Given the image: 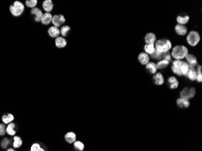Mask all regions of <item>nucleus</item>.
Returning a JSON list of instances; mask_svg holds the SVG:
<instances>
[{"mask_svg":"<svg viewBox=\"0 0 202 151\" xmlns=\"http://www.w3.org/2000/svg\"><path fill=\"white\" fill-rule=\"evenodd\" d=\"M73 145H74L75 148L77 151H83L85 148L84 144L81 141H76L75 142H74Z\"/></svg>","mask_w":202,"mask_h":151,"instance_id":"obj_31","label":"nucleus"},{"mask_svg":"<svg viewBox=\"0 0 202 151\" xmlns=\"http://www.w3.org/2000/svg\"><path fill=\"white\" fill-rule=\"evenodd\" d=\"M53 15L51 13H44L43 16L41 19V23L44 25H48L51 23Z\"/></svg>","mask_w":202,"mask_h":151,"instance_id":"obj_12","label":"nucleus"},{"mask_svg":"<svg viewBox=\"0 0 202 151\" xmlns=\"http://www.w3.org/2000/svg\"><path fill=\"white\" fill-rule=\"evenodd\" d=\"M42 7L46 13H51L53 10L54 4L51 0H44L42 4Z\"/></svg>","mask_w":202,"mask_h":151,"instance_id":"obj_9","label":"nucleus"},{"mask_svg":"<svg viewBox=\"0 0 202 151\" xmlns=\"http://www.w3.org/2000/svg\"><path fill=\"white\" fill-rule=\"evenodd\" d=\"M146 68L151 73V74H155L157 72V68L156 67V64L152 62H149L146 65Z\"/></svg>","mask_w":202,"mask_h":151,"instance_id":"obj_25","label":"nucleus"},{"mask_svg":"<svg viewBox=\"0 0 202 151\" xmlns=\"http://www.w3.org/2000/svg\"><path fill=\"white\" fill-rule=\"evenodd\" d=\"M7 151H15L13 148H8Z\"/></svg>","mask_w":202,"mask_h":151,"instance_id":"obj_39","label":"nucleus"},{"mask_svg":"<svg viewBox=\"0 0 202 151\" xmlns=\"http://www.w3.org/2000/svg\"><path fill=\"white\" fill-rule=\"evenodd\" d=\"M10 140L8 139H7V138H4L2 140V142H1V146L3 148V149H5V148H7V147L8 146V145L10 144Z\"/></svg>","mask_w":202,"mask_h":151,"instance_id":"obj_37","label":"nucleus"},{"mask_svg":"<svg viewBox=\"0 0 202 151\" xmlns=\"http://www.w3.org/2000/svg\"><path fill=\"white\" fill-rule=\"evenodd\" d=\"M9 10L12 16L15 17L21 16L25 10L24 4L20 1L16 0L9 6Z\"/></svg>","mask_w":202,"mask_h":151,"instance_id":"obj_1","label":"nucleus"},{"mask_svg":"<svg viewBox=\"0 0 202 151\" xmlns=\"http://www.w3.org/2000/svg\"><path fill=\"white\" fill-rule=\"evenodd\" d=\"M30 151H45V150L41 147L39 143H35L31 146Z\"/></svg>","mask_w":202,"mask_h":151,"instance_id":"obj_33","label":"nucleus"},{"mask_svg":"<svg viewBox=\"0 0 202 151\" xmlns=\"http://www.w3.org/2000/svg\"><path fill=\"white\" fill-rule=\"evenodd\" d=\"M153 80H154V84L157 85H162L165 82V79H164V76L160 73H156L153 76Z\"/></svg>","mask_w":202,"mask_h":151,"instance_id":"obj_19","label":"nucleus"},{"mask_svg":"<svg viewBox=\"0 0 202 151\" xmlns=\"http://www.w3.org/2000/svg\"><path fill=\"white\" fill-rule=\"evenodd\" d=\"M185 76L191 81L196 80V77H197V72H196V70H195V68L194 67H190L189 71H188V73L185 75Z\"/></svg>","mask_w":202,"mask_h":151,"instance_id":"obj_20","label":"nucleus"},{"mask_svg":"<svg viewBox=\"0 0 202 151\" xmlns=\"http://www.w3.org/2000/svg\"><path fill=\"white\" fill-rule=\"evenodd\" d=\"M168 82L171 89H176L179 86V82L174 76L170 77L168 79Z\"/></svg>","mask_w":202,"mask_h":151,"instance_id":"obj_23","label":"nucleus"},{"mask_svg":"<svg viewBox=\"0 0 202 151\" xmlns=\"http://www.w3.org/2000/svg\"><path fill=\"white\" fill-rule=\"evenodd\" d=\"M177 105L180 108H187L190 107V103L189 100L180 97L177 100Z\"/></svg>","mask_w":202,"mask_h":151,"instance_id":"obj_18","label":"nucleus"},{"mask_svg":"<svg viewBox=\"0 0 202 151\" xmlns=\"http://www.w3.org/2000/svg\"><path fill=\"white\" fill-rule=\"evenodd\" d=\"M187 40L189 45L192 47H195L200 42V36L197 31H191L187 36Z\"/></svg>","mask_w":202,"mask_h":151,"instance_id":"obj_4","label":"nucleus"},{"mask_svg":"<svg viewBox=\"0 0 202 151\" xmlns=\"http://www.w3.org/2000/svg\"><path fill=\"white\" fill-rule=\"evenodd\" d=\"M190 69V65H188V64L185 62V61H182V65L180 67V71L182 74V75H186Z\"/></svg>","mask_w":202,"mask_h":151,"instance_id":"obj_27","label":"nucleus"},{"mask_svg":"<svg viewBox=\"0 0 202 151\" xmlns=\"http://www.w3.org/2000/svg\"><path fill=\"white\" fill-rule=\"evenodd\" d=\"M15 128H16V125L15 123L13 122L10 123L9 124L7 125L6 126V134L7 135H8L9 136H16V131H15Z\"/></svg>","mask_w":202,"mask_h":151,"instance_id":"obj_14","label":"nucleus"},{"mask_svg":"<svg viewBox=\"0 0 202 151\" xmlns=\"http://www.w3.org/2000/svg\"><path fill=\"white\" fill-rule=\"evenodd\" d=\"M172 47V44L169 39H162L155 42V49L161 53L168 52Z\"/></svg>","mask_w":202,"mask_h":151,"instance_id":"obj_2","label":"nucleus"},{"mask_svg":"<svg viewBox=\"0 0 202 151\" xmlns=\"http://www.w3.org/2000/svg\"><path fill=\"white\" fill-rule=\"evenodd\" d=\"M189 20H190V17L188 15H185V16L179 15L177 18V21L179 23V24L180 25H184L188 23Z\"/></svg>","mask_w":202,"mask_h":151,"instance_id":"obj_26","label":"nucleus"},{"mask_svg":"<svg viewBox=\"0 0 202 151\" xmlns=\"http://www.w3.org/2000/svg\"><path fill=\"white\" fill-rule=\"evenodd\" d=\"M65 22V18L63 15L56 14L53 15L51 23L53 26L59 28V27L63 25Z\"/></svg>","mask_w":202,"mask_h":151,"instance_id":"obj_6","label":"nucleus"},{"mask_svg":"<svg viewBox=\"0 0 202 151\" xmlns=\"http://www.w3.org/2000/svg\"><path fill=\"white\" fill-rule=\"evenodd\" d=\"M195 95H196V89L193 87L192 88L185 87L180 93V97L188 100L193 99L195 96Z\"/></svg>","mask_w":202,"mask_h":151,"instance_id":"obj_5","label":"nucleus"},{"mask_svg":"<svg viewBox=\"0 0 202 151\" xmlns=\"http://www.w3.org/2000/svg\"><path fill=\"white\" fill-rule=\"evenodd\" d=\"M169 64L170 62L165 60H161L156 64V67L157 69H163L167 67L169 65Z\"/></svg>","mask_w":202,"mask_h":151,"instance_id":"obj_32","label":"nucleus"},{"mask_svg":"<svg viewBox=\"0 0 202 151\" xmlns=\"http://www.w3.org/2000/svg\"><path fill=\"white\" fill-rule=\"evenodd\" d=\"M175 30L176 33L180 36L185 35L188 31L187 28L184 25H180V24H177L175 27Z\"/></svg>","mask_w":202,"mask_h":151,"instance_id":"obj_22","label":"nucleus"},{"mask_svg":"<svg viewBox=\"0 0 202 151\" xmlns=\"http://www.w3.org/2000/svg\"><path fill=\"white\" fill-rule=\"evenodd\" d=\"M139 62L142 65H147L150 61V56L145 52H142L139 54L138 56Z\"/></svg>","mask_w":202,"mask_h":151,"instance_id":"obj_17","label":"nucleus"},{"mask_svg":"<svg viewBox=\"0 0 202 151\" xmlns=\"http://www.w3.org/2000/svg\"><path fill=\"white\" fill-rule=\"evenodd\" d=\"M23 144V142L21 138L19 136H13V147L15 149H18L21 147Z\"/></svg>","mask_w":202,"mask_h":151,"instance_id":"obj_24","label":"nucleus"},{"mask_svg":"<svg viewBox=\"0 0 202 151\" xmlns=\"http://www.w3.org/2000/svg\"><path fill=\"white\" fill-rule=\"evenodd\" d=\"M25 5L28 8L32 9L36 7V5H38V0H25Z\"/></svg>","mask_w":202,"mask_h":151,"instance_id":"obj_29","label":"nucleus"},{"mask_svg":"<svg viewBox=\"0 0 202 151\" xmlns=\"http://www.w3.org/2000/svg\"><path fill=\"white\" fill-rule=\"evenodd\" d=\"M2 122L5 125H8L10 123H12L15 120V116H13V114H11V113H8L6 115H4L2 116V118H1Z\"/></svg>","mask_w":202,"mask_h":151,"instance_id":"obj_21","label":"nucleus"},{"mask_svg":"<svg viewBox=\"0 0 202 151\" xmlns=\"http://www.w3.org/2000/svg\"><path fill=\"white\" fill-rule=\"evenodd\" d=\"M65 140L69 144H73L76 141V135L73 132H68L64 136Z\"/></svg>","mask_w":202,"mask_h":151,"instance_id":"obj_16","label":"nucleus"},{"mask_svg":"<svg viewBox=\"0 0 202 151\" xmlns=\"http://www.w3.org/2000/svg\"><path fill=\"white\" fill-rule=\"evenodd\" d=\"M30 13L32 15H33L34 17V20L36 22H40L41 21V19L43 16L44 12L41 9H40L38 7H35L32 9H31Z\"/></svg>","mask_w":202,"mask_h":151,"instance_id":"obj_7","label":"nucleus"},{"mask_svg":"<svg viewBox=\"0 0 202 151\" xmlns=\"http://www.w3.org/2000/svg\"><path fill=\"white\" fill-rule=\"evenodd\" d=\"M182 61L180 60H175L173 62V65H172V71L173 72L178 75V76H182V74L180 71V67L182 65Z\"/></svg>","mask_w":202,"mask_h":151,"instance_id":"obj_8","label":"nucleus"},{"mask_svg":"<svg viewBox=\"0 0 202 151\" xmlns=\"http://www.w3.org/2000/svg\"><path fill=\"white\" fill-rule=\"evenodd\" d=\"M144 50L145 51V53L147 54H152L155 51V47L154 45L151 44H146L144 46Z\"/></svg>","mask_w":202,"mask_h":151,"instance_id":"obj_30","label":"nucleus"},{"mask_svg":"<svg viewBox=\"0 0 202 151\" xmlns=\"http://www.w3.org/2000/svg\"><path fill=\"white\" fill-rule=\"evenodd\" d=\"M185 58L187 60V62L188 64L190 67L194 68L195 67L197 66L198 65L197 60L196 56H194V55L191 54H188L185 57Z\"/></svg>","mask_w":202,"mask_h":151,"instance_id":"obj_13","label":"nucleus"},{"mask_svg":"<svg viewBox=\"0 0 202 151\" xmlns=\"http://www.w3.org/2000/svg\"><path fill=\"white\" fill-rule=\"evenodd\" d=\"M48 36L51 38H56L60 35V29L55 26H51L47 30Z\"/></svg>","mask_w":202,"mask_h":151,"instance_id":"obj_10","label":"nucleus"},{"mask_svg":"<svg viewBox=\"0 0 202 151\" xmlns=\"http://www.w3.org/2000/svg\"><path fill=\"white\" fill-rule=\"evenodd\" d=\"M151 58L156 59V60H162V53L159 52L158 51H157L156 50H155V51L150 54Z\"/></svg>","mask_w":202,"mask_h":151,"instance_id":"obj_35","label":"nucleus"},{"mask_svg":"<svg viewBox=\"0 0 202 151\" xmlns=\"http://www.w3.org/2000/svg\"><path fill=\"white\" fill-rule=\"evenodd\" d=\"M171 54L176 60H181L184 59L188 54V50L184 45H176L173 48Z\"/></svg>","mask_w":202,"mask_h":151,"instance_id":"obj_3","label":"nucleus"},{"mask_svg":"<svg viewBox=\"0 0 202 151\" xmlns=\"http://www.w3.org/2000/svg\"><path fill=\"white\" fill-rule=\"evenodd\" d=\"M197 77L196 80L198 82H202V66L201 65H197Z\"/></svg>","mask_w":202,"mask_h":151,"instance_id":"obj_34","label":"nucleus"},{"mask_svg":"<svg viewBox=\"0 0 202 151\" xmlns=\"http://www.w3.org/2000/svg\"><path fill=\"white\" fill-rule=\"evenodd\" d=\"M145 41L147 44L154 45L156 42V36L153 33H148L145 35Z\"/></svg>","mask_w":202,"mask_h":151,"instance_id":"obj_15","label":"nucleus"},{"mask_svg":"<svg viewBox=\"0 0 202 151\" xmlns=\"http://www.w3.org/2000/svg\"><path fill=\"white\" fill-rule=\"evenodd\" d=\"M6 126L4 123H0V136H4L6 134Z\"/></svg>","mask_w":202,"mask_h":151,"instance_id":"obj_38","label":"nucleus"},{"mask_svg":"<svg viewBox=\"0 0 202 151\" xmlns=\"http://www.w3.org/2000/svg\"><path fill=\"white\" fill-rule=\"evenodd\" d=\"M71 28L70 26L65 25H62L61 28H60V33L62 36V37H66L70 31Z\"/></svg>","mask_w":202,"mask_h":151,"instance_id":"obj_28","label":"nucleus"},{"mask_svg":"<svg viewBox=\"0 0 202 151\" xmlns=\"http://www.w3.org/2000/svg\"><path fill=\"white\" fill-rule=\"evenodd\" d=\"M162 60H165L168 61V62H170L171 61V56L170 53V51L162 53Z\"/></svg>","mask_w":202,"mask_h":151,"instance_id":"obj_36","label":"nucleus"},{"mask_svg":"<svg viewBox=\"0 0 202 151\" xmlns=\"http://www.w3.org/2000/svg\"><path fill=\"white\" fill-rule=\"evenodd\" d=\"M55 44L57 48H63L67 46V41L64 37L59 36L58 38H55Z\"/></svg>","mask_w":202,"mask_h":151,"instance_id":"obj_11","label":"nucleus"}]
</instances>
